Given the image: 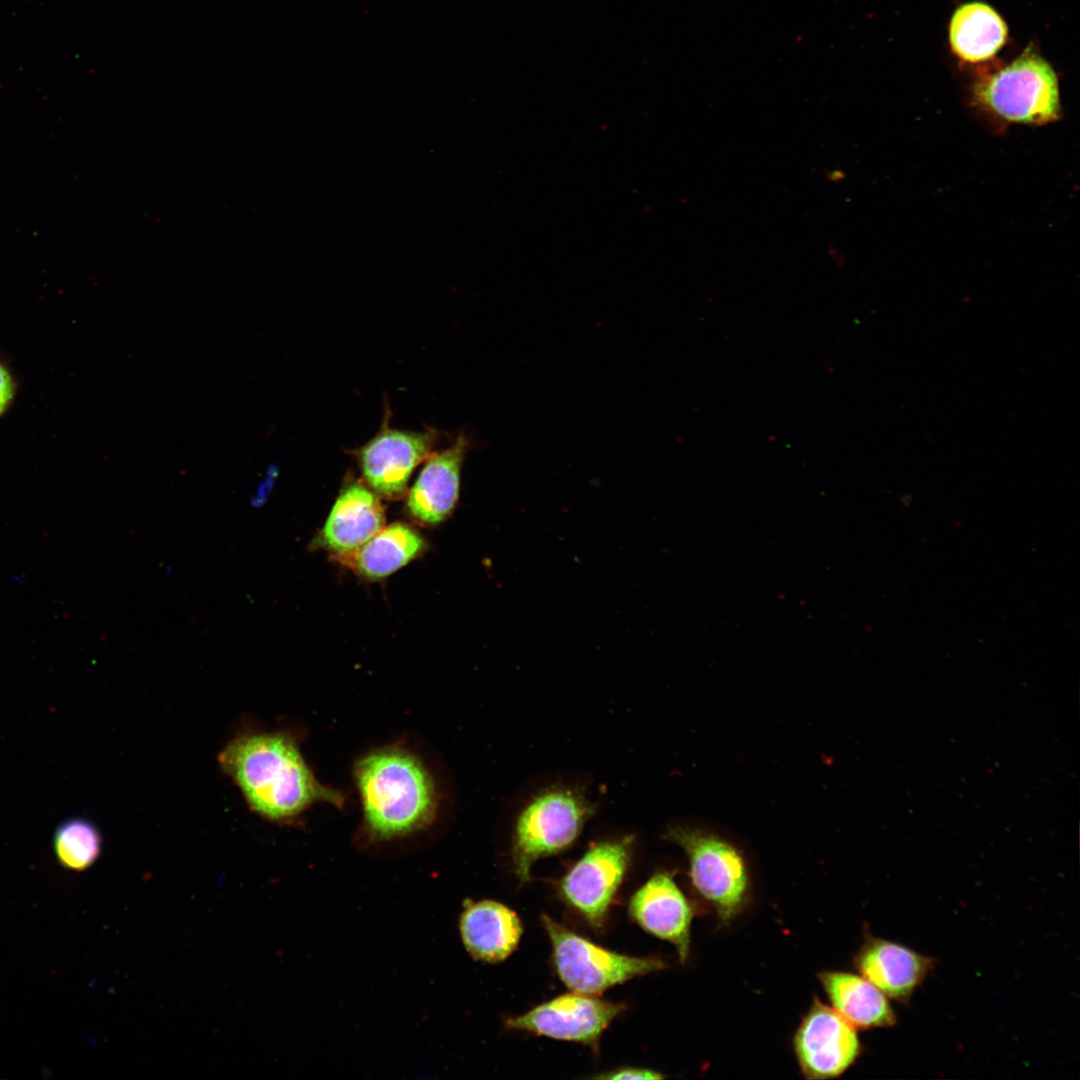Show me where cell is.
<instances>
[{"mask_svg":"<svg viewBox=\"0 0 1080 1080\" xmlns=\"http://www.w3.org/2000/svg\"><path fill=\"white\" fill-rule=\"evenodd\" d=\"M11 578L14 579L18 583H23L24 582V576L19 575L18 573H15V574L11 575Z\"/></svg>","mask_w":1080,"mask_h":1080,"instance_id":"cell-23","label":"cell"},{"mask_svg":"<svg viewBox=\"0 0 1080 1080\" xmlns=\"http://www.w3.org/2000/svg\"><path fill=\"white\" fill-rule=\"evenodd\" d=\"M634 837L629 835L590 845L560 883L564 900L596 929L630 865Z\"/></svg>","mask_w":1080,"mask_h":1080,"instance_id":"cell-7","label":"cell"},{"mask_svg":"<svg viewBox=\"0 0 1080 1080\" xmlns=\"http://www.w3.org/2000/svg\"><path fill=\"white\" fill-rule=\"evenodd\" d=\"M276 475H277L276 467L274 465H270L268 470H267L265 480H263L261 483H259V485L257 486L254 494L250 498L251 506H253L255 508H258V507L264 505V503L266 502V500H267V498H268V496H269V494L271 492V489L273 487V483L275 481Z\"/></svg>","mask_w":1080,"mask_h":1080,"instance_id":"cell-21","label":"cell"},{"mask_svg":"<svg viewBox=\"0 0 1080 1080\" xmlns=\"http://www.w3.org/2000/svg\"><path fill=\"white\" fill-rule=\"evenodd\" d=\"M467 952L475 959L497 963L517 947L522 925L517 914L501 903L483 900L465 905L459 922Z\"/></svg>","mask_w":1080,"mask_h":1080,"instance_id":"cell-15","label":"cell"},{"mask_svg":"<svg viewBox=\"0 0 1080 1080\" xmlns=\"http://www.w3.org/2000/svg\"><path fill=\"white\" fill-rule=\"evenodd\" d=\"M971 99L984 112L1008 123L1044 125L1061 114L1056 72L1032 46L1006 66L981 76L972 87Z\"/></svg>","mask_w":1080,"mask_h":1080,"instance_id":"cell-3","label":"cell"},{"mask_svg":"<svg viewBox=\"0 0 1080 1080\" xmlns=\"http://www.w3.org/2000/svg\"><path fill=\"white\" fill-rule=\"evenodd\" d=\"M355 778L366 826L377 840L410 835L436 815L433 778L410 751L396 747L372 751L357 762Z\"/></svg>","mask_w":1080,"mask_h":1080,"instance_id":"cell-2","label":"cell"},{"mask_svg":"<svg viewBox=\"0 0 1080 1080\" xmlns=\"http://www.w3.org/2000/svg\"><path fill=\"white\" fill-rule=\"evenodd\" d=\"M794 1048L801 1071L809 1079L841 1075L861 1051L855 1027L818 999L796 1031Z\"/></svg>","mask_w":1080,"mask_h":1080,"instance_id":"cell-8","label":"cell"},{"mask_svg":"<svg viewBox=\"0 0 1080 1080\" xmlns=\"http://www.w3.org/2000/svg\"><path fill=\"white\" fill-rule=\"evenodd\" d=\"M218 761L249 807L271 821L294 818L318 801H341L317 781L294 740L282 733L239 736Z\"/></svg>","mask_w":1080,"mask_h":1080,"instance_id":"cell-1","label":"cell"},{"mask_svg":"<svg viewBox=\"0 0 1080 1080\" xmlns=\"http://www.w3.org/2000/svg\"><path fill=\"white\" fill-rule=\"evenodd\" d=\"M424 547L425 542L416 530L404 523H394L355 550L335 555V559L361 576L379 579L408 564Z\"/></svg>","mask_w":1080,"mask_h":1080,"instance_id":"cell-16","label":"cell"},{"mask_svg":"<svg viewBox=\"0 0 1080 1080\" xmlns=\"http://www.w3.org/2000/svg\"><path fill=\"white\" fill-rule=\"evenodd\" d=\"M384 523L385 512L377 494L353 482L337 497L313 545L335 555L350 552L374 536Z\"/></svg>","mask_w":1080,"mask_h":1080,"instance_id":"cell-14","label":"cell"},{"mask_svg":"<svg viewBox=\"0 0 1080 1080\" xmlns=\"http://www.w3.org/2000/svg\"><path fill=\"white\" fill-rule=\"evenodd\" d=\"M664 1076L656 1071L642 1068H622L611 1071L604 1075L596 1076L599 1079L626 1080V1079H661Z\"/></svg>","mask_w":1080,"mask_h":1080,"instance_id":"cell-20","label":"cell"},{"mask_svg":"<svg viewBox=\"0 0 1080 1080\" xmlns=\"http://www.w3.org/2000/svg\"><path fill=\"white\" fill-rule=\"evenodd\" d=\"M102 838L97 827L84 818L63 821L54 834L53 846L58 862L66 869L83 871L99 857Z\"/></svg>","mask_w":1080,"mask_h":1080,"instance_id":"cell-19","label":"cell"},{"mask_svg":"<svg viewBox=\"0 0 1080 1080\" xmlns=\"http://www.w3.org/2000/svg\"><path fill=\"white\" fill-rule=\"evenodd\" d=\"M14 383L10 373L0 363V415L6 410L13 399Z\"/></svg>","mask_w":1080,"mask_h":1080,"instance_id":"cell-22","label":"cell"},{"mask_svg":"<svg viewBox=\"0 0 1080 1080\" xmlns=\"http://www.w3.org/2000/svg\"><path fill=\"white\" fill-rule=\"evenodd\" d=\"M629 912L647 932L675 945L683 963L689 954L692 910L667 873L652 876L632 896Z\"/></svg>","mask_w":1080,"mask_h":1080,"instance_id":"cell-12","label":"cell"},{"mask_svg":"<svg viewBox=\"0 0 1080 1080\" xmlns=\"http://www.w3.org/2000/svg\"><path fill=\"white\" fill-rule=\"evenodd\" d=\"M664 838L685 851L694 888L712 905L720 923L729 924L749 897L748 873L739 851L715 835L688 827H669Z\"/></svg>","mask_w":1080,"mask_h":1080,"instance_id":"cell-5","label":"cell"},{"mask_svg":"<svg viewBox=\"0 0 1080 1080\" xmlns=\"http://www.w3.org/2000/svg\"><path fill=\"white\" fill-rule=\"evenodd\" d=\"M623 1009L622 1004L575 992L545 1002L521 1016L509 1018L506 1025L510 1029L597 1048L601 1034Z\"/></svg>","mask_w":1080,"mask_h":1080,"instance_id":"cell-9","label":"cell"},{"mask_svg":"<svg viewBox=\"0 0 1080 1080\" xmlns=\"http://www.w3.org/2000/svg\"><path fill=\"white\" fill-rule=\"evenodd\" d=\"M1007 35V25L999 13L978 1L959 6L948 28L952 53L968 63L991 59L1005 45Z\"/></svg>","mask_w":1080,"mask_h":1080,"instance_id":"cell-18","label":"cell"},{"mask_svg":"<svg viewBox=\"0 0 1080 1080\" xmlns=\"http://www.w3.org/2000/svg\"><path fill=\"white\" fill-rule=\"evenodd\" d=\"M934 960L889 940L869 937L855 958V966L865 979L887 997L909 1001L924 981Z\"/></svg>","mask_w":1080,"mask_h":1080,"instance_id":"cell-13","label":"cell"},{"mask_svg":"<svg viewBox=\"0 0 1080 1080\" xmlns=\"http://www.w3.org/2000/svg\"><path fill=\"white\" fill-rule=\"evenodd\" d=\"M835 1009L854 1027L870 1029L896 1024V1015L887 996L864 977L847 972L819 974Z\"/></svg>","mask_w":1080,"mask_h":1080,"instance_id":"cell-17","label":"cell"},{"mask_svg":"<svg viewBox=\"0 0 1080 1080\" xmlns=\"http://www.w3.org/2000/svg\"><path fill=\"white\" fill-rule=\"evenodd\" d=\"M551 940L553 960L560 979L576 993L599 994L633 977L664 968L654 958L618 954L580 937L547 915L542 916Z\"/></svg>","mask_w":1080,"mask_h":1080,"instance_id":"cell-6","label":"cell"},{"mask_svg":"<svg viewBox=\"0 0 1080 1080\" xmlns=\"http://www.w3.org/2000/svg\"><path fill=\"white\" fill-rule=\"evenodd\" d=\"M593 812L592 803L575 788L555 786L534 795L513 830L512 861L520 882L529 881L537 860L568 849Z\"/></svg>","mask_w":1080,"mask_h":1080,"instance_id":"cell-4","label":"cell"},{"mask_svg":"<svg viewBox=\"0 0 1080 1080\" xmlns=\"http://www.w3.org/2000/svg\"><path fill=\"white\" fill-rule=\"evenodd\" d=\"M469 440L465 434L446 449L430 455L411 487L407 508L417 521L435 525L454 510L459 498L461 471Z\"/></svg>","mask_w":1080,"mask_h":1080,"instance_id":"cell-11","label":"cell"},{"mask_svg":"<svg viewBox=\"0 0 1080 1080\" xmlns=\"http://www.w3.org/2000/svg\"><path fill=\"white\" fill-rule=\"evenodd\" d=\"M436 441L434 431L383 428L357 451L367 485L385 498H399L404 494L414 469L430 456Z\"/></svg>","mask_w":1080,"mask_h":1080,"instance_id":"cell-10","label":"cell"}]
</instances>
